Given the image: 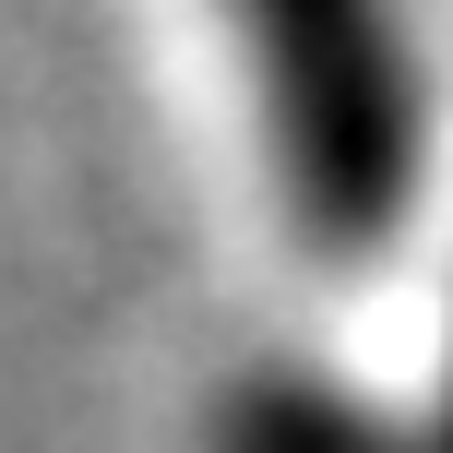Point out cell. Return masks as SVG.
<instances>
[{
  "label": "cell",
  "instance_id": "obj_2",
  "mask_svg": "<svg viewBox=\"0 0 453 453\" xmlns=\"http://www.w3.org/2000/svg\"><path fill=\"white\" fill-rule=\"evenodd\" d=\"M441 453H453V418H441Z\"/></svg>",
  "mask_w": 453,
  "mask_h": 453
},
{
  "label": "cell",
  "instance_id": "obj_1",
  "mask_svg": "<svg viewBox=\"0 0 453 453\" xmlns=\"http://www.w3.org/2000/svg\"><path fill=\"white\" fill-rule=\"evenodd\" d=\"M263 156L322 263H370L430 167V84L394 0H239Z\"/></svg>",
  "mask_w": 453,
  "mask_h": 453
}]
</instances>
